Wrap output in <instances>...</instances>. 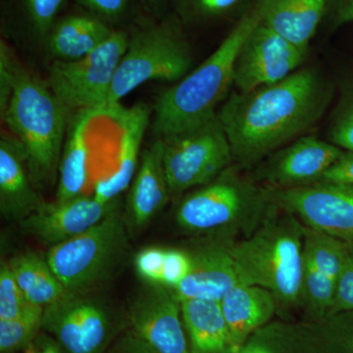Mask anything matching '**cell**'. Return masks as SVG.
Listing matches in <instances>:
<instances>
[{
  "mask_svg": "<svg viewBox=\"0 0 353 353\" xmlns=\"http://www.w3.org/2000/svg\"><path fill=\"white\" fill-rule=\"evenodd\" d=\"M334 88L318 70H296L280 82L234 92L218 111L241 168L254 166L303 137L326 112Z\"/></svg>",
  "mask_w": 353,
  "mask_h": 353,
  "instance_id": "6da1fadb",
  "label": "cell"
},
{
  "mask_svg": "<svg viewBox=\"0 0 353 353\" xmlns=\"http://www.w3.org/2000/svg\"><path fill=\"white\" fill-rule=\"evenodd\" d=\"M304 225L280 206L250 236L230 245L241 283L268 290L279 309L301 306Z\"/></svg>",
  "mask_w": 353,
  "mask_h": 353,
  "instance_id": "7a4b0ae2",
  "label": "cell"
},
{
  "mask_svg": "<svg viewBox=\"0 0 353 353\" xmlns=\"http://www.w3.org/2000/svg\"><path fill=\"white\" fill-rule=\"evenodd\" d=\"M71 114L46 81L16 60L12 97L1 117L24 148L36 187L54 181Z\"/></svg>",
  "mask_w": 353,
  "mask_h": 353,
  "instance_id": "3957f363",
  "label": "cell"
},
{
  "mask_svg": "<svg viewBox=\"0 0 353 353\" xmlns=\"http://www.w3.org/2000/svg\"><path fill=\"white\" fill-rule=\"evenodd\" d=\"M259 23V12L252 3L208 59L159 94L153 108L152 122L157 138L218 112L216 106L233 85L234 65L241 44Z\"/></svg>",
  "mask_w": 353,
  "mask_h": 353,
  "instance_id": "277c9868",
  "label": "cell"
},
{
  "mask_svg": "<svg viewBox=\"0 0 353 353\" xmlns=\"http://www.w3.org/2000/svg\"><path fill=\"white\" fill-rule=\"evenodd\" d=\"M276 205L270 189L233 164L183 197L176 220L185 231L217 234L220 240L234 241L236 236H250Z\"/></svg>",
  "mask_w": 353,
  "mask_h": 353,
  "instance_id": "5b68a950",
  "label": "cell"
},
{
  "mask_svg": "<svg viewBox=\"0 0 353 353\" xmlns=\"http://www.w3.org/2000/svg\"><path fill=\"white\" fill-rule=\"evenodd\" d=\"M183 29L185 26L174 13L159 19L145 18L132 26L105 115L112 116L121 99L143 83L178 82L190 73L192 52Z\"/></svg>",
  "mask_w": 353,
  "mask_h": 353,
  "instance_id": "8992f818",
  "label": "cell"
},
{
  "mask_svg": "<svg viewBox=\"0 0 353 353\" xmlns=\"http://www.w3.org/2000/svg\"><path fill=\"white\" fill-rule=\"evenodd\" d=\"M160 139L172 196L212 182L234 164L218 112Z\"/></svg>",
  "mask_w": 353,
  "mask_h": 353,
  "instance_id": "52a82bcc",
  "label": "cell"
},
{
  "mask_svg": "<svg viewBox=\"0 0 353 353\" xmlns=\"http://www.w3.org/2000/svg\"><path fill=\"white\" fill-rule=\"evenodd\" d=\"M125 245L124 222L113 208L94 227L51 246L46 260L68 294H80L112 270Z\"/></svg>",
  "mask_w": 353,
  "mask_h": 353,
  "instance_id": "ba28073f",
  "label": "cell"
},
{
  "mask_svg": "<svg viewBox=\"0 0 353 353\" xmlns=\"http://www.w3.org/2000/svg\"><path fill=\"white\" fill-rule=\"evenodd\" d=\"M128 39L129 32L114 30L105 43L85 57L51 63L46 83L72 113L87 111L94 116L105 115Z\"/></svg>",
  "mask_w": 353,
  "mask_h": 353,
  "instance_id": "9c48e42d",
  "label": "cell"
},
{
  "mask_svg": "<svg viewBox=\"0 0 353 353\" xmlns=\"http://www.w3.org/2000/svg\"><path fill=\"white\" fill-rule=\"evenodd\" d=\"M271 192L277 205L304 226L353 245V185L320 181Z\"/></svg>",
  "mask_w": 353,
  "mask_h": 353,
  "instance_id": "30bf717a",
  "label": "cell"
},
{
  "mask_svg": "<svg viewBox=\"0 0 353 353\" xmlns=\"http://www.w3.org/2000/svg\"><path fill=\"white\" fill-rule=\"evenodd\" d=\"M41 329L64 353H102L112 336L113 323L102 304L69 294L44 307Z\"/></svg>",
  "mask_w": 353,
  "mask_h": 353,
  "instance_id": "8fae6325",
  "label": "cell"
},
{
  "mask_svg": "<svg viewBox=\"0 0 353 353\" xmlns=\"http://www.w3.org/2000/svg\"><path fill=\"white\" fill-rule=\"evenodd\" d=\"M307 53L259 23L241 44L234 65L233 85L246 92L284 80L303 63Z\"/></svg>",
  "mask_w": 353,
  "mask_h": 353,
  "instance_id": "7c38bea8",
  "label": "cell"
},
{
  "mask_svg": "<svg viewBox=\"0 0 353 353\" xmlns=\"http://www.w3.org/2000/svg\"><path fill=\"white\" fill-rule=\"evenodd\" d=\"M347 250L348 243L304 226L301 307L308 322L329 314Z\"/></svg>",
  "mask_w": 353,
  "mask_h": 353,
  "instance_id": "4fadbf2b",
  "label": "cell"
},
{
  "mask_svg": "<svg viewBox=\"0 0 353 353\" xmlns=\"http://www.w3.org/2000/svg\"><path fill=\"white\" fill-rule=\"evenodd\" d=\"M343 152L331 141L303 136L265 158L255 171V180L270 190L320 182Z\"/></svg>",
  "mask_w": 353,
  "mask_h": 353,
  "instance_id": "5bb4252c",
  "label": "cell"
},
{
  "mask_svg": "<svg viewBox=\"0 0 353 353\" xmlns=\"http://www.w3.org/2000/svg\"><path fill=\"white\" fill-rule=\"evenodd\" d=\"M132 333L159 353H190L180 299L164 285H153L132 304Z\"/></svg>",
  "mask_w": 353,
  "mask_h": 353,
  "instance_id": "9a60e30c",
  "label": "cell"
},
{
  "mask_svg": "<svg viewBox=\"0 0 353 353\" xmlns=\"http://www.w3.org/2000/svg\"><path fill=\"white\" fill-rule=\"evenodd\" d=\"M94 194H83L71 201L41 204L38 210L20 221L26 233L51 246L75 238L101 222L114 208Z\"/></svg>",
  "mask_w": 353,
  "mask_h": 353,
  "instance_id": "2e32d148",
  "label": "cell"
},
{
  "mask_svg": "<svg viewBox=\"0 0 353 353\" xmlns=\"http://www.w3.org/2000/svg\"><path fill=\"white\" fill-rule=\"evenodd\" d=\"M231 243L218 239L190 252L192 271L178 287L171 289L179 299L221 301L241 283L230 250Z\"/></svg>",
  "mask_w": 353,
  "mask_h": 353,
  "instance_id": "e0dca14e",
  "label": "cell"
},
{
  "mask_svg": "<svg viewBox=\"0 0 353 353\" xmlns=\"http://www.w3.org/2000/svg\"><path fill=\"white\" fill-rule=\"evenodd\" d=\"M111 117L121 127L117 167L110 176L97 181L94 185V196L103 204H110L131 185L138 171L141 143L146 129L150 126L152 110L143 103L130 108H120Z\"/></svg>",
  "mask_w": 353,
  "mask_h": 353,
  "instance_id": "ac0fdd59",
  "label": "cell"
},
{
  "mask_svg": "<svg viewBox=\"0 0 353 353\" xmlns=\"http://www.w3.org/2000/svg\"><path fill=\"white\" fill-rule=\"evenodd\" d=\"M24 148L13 134L0 139V208L10 219L22 221L41 208Z\"/></svg>",
  "mask_w": 353,
  "mask_h": 353,
  "instance_id": "d6986e66",
  "label": "cell"
},
{
  "mask_svg": "<svg viewBox=\"0 0 353 353\" xmlns=\"http://www.w3.org/2000/svg\"><path fill=\"white\" fill-rule=\"evenodd\" d=\"M260 23L308 52L324 22L326 0H254Z\"/></svg>",
  "mask_w": 353,
  "mask_h": 353,
  "instance_id": "ffe728a7",
  "label": "cell"
},
{
  "mask_svg": "<svg viewBox=\"0 0 353 353\" xmlns=\"http://www.w3.org/2000/svg\"><path fill=\"white\" fill-rule=\"evenodd\" d=\"M163 163V145L157 138L141 153L128 197V213L134 227L150 222L171 197Z\"/></svg>",
  "mask_w": 353,
  "mask_h": 353,
  "instance_id": "44dd1931",
  "label": "cell"
},
{
  "mask_svg": "<svg viewBox=\"0 0 353 353\" xmlns=\"http://www.w3.org/2000/svg\"><path fill=\"white\" fill-rule=\"evenodd\" d=\"M234 353L279 310L272 292L256 285L239 283L220 301Z\"/></svg>",
  "mask_w": 353,
  "mask_h": 353,
  "instance_id": "7402d4cb",
  "label": "cell"
},
{
  "mask_svg": "<svg viewBox=\"0 0 353 353\" xmlns=\"http://www.w3.org/2000/svg\"><path fill=\"white\" fill-rule=\"evenodd\" d=\"M113 32L112 26L87 10L69 13L58 18L43 46L54 60L72 61L97 50Z\"/></svg>",
  "mask_w": 353,
  "mask_h": 353,
  "instance_id": "603a6c76",
  "label": "cell"
},
{
  "mask_svg": "<svg viewBox=\"0 0 353 353\" xmlns=\"http://www.w3.org/2000/svg\"><path fill=\"white\" fill-rule=\"evenodd\" d=\"M190 353H234L221 303L180 299Z\"/></svg>",
  "mask_w": 353,
  "mask_h": 353,
  "instance_id": "cb8c5ba5",
  "label": "cell"
},
{
  "mask_svg": "<svg viewBox=\"0 0 353 353\" xmlns=\"http://www.w3.org/2000/svg\"><path fill=\"white\" fill-rule=\"evenodd\" d=\"M92 117V113L80 111L73 113L70 120L58 169L57 202L68 201L88 194L85 190L90 179V152L87 131Z\"/></svg>",
  "mask_w": 353,
  "mask_h": 353,
  "instance_id": "d4e9b609",
  "label": "cell"
},
{
  "mask_svg": "<svg viewBox=\"0 0 353 353\" xmlns=\"http://www.w3.org/2000/svg\"><path fill=\"white\" fill-rule=\"evenodd\" d=\"M13 277L28 301L46 307L68 294L48 264L34 253L28 252L8 262Z\"/></svg>",
  "mask_w": 353,
  "mask_h": 353,
  "instance_id": "484cf974",
  "label": "cell"
},
{
  "mask_svg": "<svg viewBox=\"0 0 353 353\" xmlns=\"http://www.w3.org/2000/svg\"><path fill=\"white\" fill-rule=\"evenodd\" d=\"M236 353H317L310 323L269 322L254 332Z\"/></svg>",
  "mask_w": 353,
  "mask_h": 353,
  "instance_id": "4316f807",
  "label": "cell"
},
{
  "mask_svg": "<svg viewBox=\"0 0 353 353\" xmlns=\"http://www.w3.org/2000/svg\"><path fill=\"white\" fill-rule=\"evenodd\" d=\"M174 14L183 26L201 25L240 17L252 6V0H170Z\"/></svg>",
  "mask_w": 353,
  "mask_h": 353,
  "instance_id": "83f0119b",
  "label": "cell"
},
{
  "mask_svg": "<svg viewBox=\"0 0 353 353\" xmlns=\"http://www.w3.org/2000/svg\"><path fill=\"white\" fill-rule=\"evenodd\" d=\"M309 323L317 353H353V310Z\"/></svg>",
  "mask_w": 353,
  "mask_h": 353,
  "instance_id": "f1b7e54d",
  "label": "cell"
},
{
  "mask_svg": "<svg viewBox=\"0 0 353 353\" xmlns=\"http://www.w3.org/2000/svg\"><path fill=\"white\" fill-rule=\"evenodd\" d=\"M330 117L329 141L345 152H353V71L341 80Z\"/></svg>",
  "mask_w": 353,
  "mask_h": 353,
  "instance_id": "f546056e",
  "label": "cell"
},
{
  "mask_svg": "<svg viewBox=\"0 0 353 353\" xmlns=\"http://www.w3.org/2000/svg\"><path fill=\"white\" fill-rule=\"evenodd\" d=\"M44 308L34 306L20 317L0 320V352L15 353L24 350L41 333Z\"/></svg>",
  "mask_w": 353,
  "mask_h": 353,
  "instance_id": "4dcf8cb0",
  "label": "cell"
},
{
  "mask_svg": "<svg viewBox=\"0 0 353 353\" xmlns=\"http://www.w3.org/2000/svg\"><path fill=\"white\" fill-rule=\"evenodd\" d=\"M66 2L67 0H17L21 18L32 38L44 43Z\"/></svg>",
  "mask_w": 353,
  "mask_h": 353,
  "instance_id": "1f68e13d",
  "label": "cell"
},
{
  "mask_svg": "<svg viewBox=\"0 0 353 353\" xmlns=\"http://www.w3.org/2000/svg\"><path fill=\"white\" fill-rule=\"evenodd\" d=\"M34 306L36 304L28 301L16 283L8 262H2L0 268V320L20 317Z\"/></svg>",
  "mask_w": 353,
  "mask_h": 353,
  "instance_id": "d6a6232c",
  "label": "cell"
},
{
  "mask_svg": "<svg viewBox=\"0 0 353 353\" xmlns=\"http://www.w3.org/2000/svg\"><path fill=\"white\" fill-rule=\"evenodd\" d=\"M192 267L190 252L168 248L165 253L162 285L169 289L178 287L189 276Z\"/></svg>",
  "mask_w": 353,
  "mask_h": 353,
  "instance_id": "836d02e7",
  "label": "cell"
},
{
  "mask_svg": "<svg viewBox=\"0 0 353 353\" xmlns=\"http://www.w3.org/2000/svg\"><path fill=\"white\" fill-rule=\"evenodd\" d=\"M166 250L161 248H148L141 250L134 259V266L139 277L153 285H162Z\"/></svg>",
  "mask_w": 353,
  "mask_h": 353,
  "instance_id": "e575fe53",
  "label": "cell"
},
{
  "mask_svg": "<svg viewBox=\"0 0 353 353\" xmlns=\"http://www.w3.org/2000/svg\"><path fill=\"white\" fill-rule=\"evenodd\" d=\"M353 310V245H348L347 259L343 264L333 305L329 314ZM327 315V316H328Z\"/></svg>",
  "mask_w": 353,
  "mask_h": 353,
  "instance_id": "d590c367",
  "label": "cell"
},
{
  "mask_svg": "<svg viewBox=\"0 0 353 353\" xmlns=\"http://www.w3.org/2000/svg\"><path fill=\"white\" fill-rule=\"evenodd\" d=\"M78 2L85 10L113 26L127 17L132 0H78Z\"/></svg>",
  "mask_w": 353,
  "mask_h": 353,
  "instance_id": "8d00e7d4",
  "label": "cell"
},
{
  "mask_svg": "<svg viewBox=\"0 0 353 353\" xmlns=\"http://www.w3.org/2000/svg\"><path fill=\"white\" fill-rule=\"evenodd\" d=\"M16 58L6 41L0 43V112H6L14 88V68Z\"/></svg>",
  "mask_w": 353,
  "mask_h": 353,
  "instance_id": "74e56055",
  "label": "cell"
},
{
  "mask_svg": "<svg viewBox=\"0 0 353 353\" xmlns=\"http://www.w3.org/2000/svg\"><path fill=\"white\" fill-rule=\"evenodd\" d=\"M353 23V0H326L324 22L331 31Z\"/></svg>",
  "mask_w": 353,
  "mask_h": 353,
  "instance_id": "f35d334b",
  "label": "cell"
},
{
  "mask_svg": "<svg viewBox=\"0 0 353 353\" xmlns=\"http://www.w3.org/2000/svg\"><path fill=\"white\" fill-rule=\"evenodd\" d=\"M321 181L353 185V152H343L325 173Z\"/></svg>",
  "mask_w": 353,
  "mask_h": 353,
  "instance_id": "ab89813d",
  "label": "cell"
},
{
  "mask_svg": "<svg viewBox=\"0 0 353 353\" xmlns=\"http://www.w3.org/2000/svg\"><path fill=\"white\" fill-rule=\"evenodd\" d=\"M110 353H159L152 345L132 333L117 341Z\"/></svg>",
  "mask_w": 353,
  "mask_h": 353,
  "instance_id": "60d3db41",
  "label": "cell"
},
{
  "mask_svg": "<svg viewBox=\"0 0 353 353\" xmlns=\"http://www.w3.org/2000/svg\"><path fill=\"white\" fill-rule=\"evenodd\" d=\"M25 353H64L57 341L46 333L41 331L37 338L24 350Z\"/></svg>",
  "mask_w": 353,
  "mask_h": 353,
  "instance_id": "b9f144b4",
  "label": "cell"
},
{
  "mask_svg": "<svg viewBox=\"0 0 353 353\" xmlns=\"http://www.w3.org/2000/svg\"><path fill=\"white\" fill-rule=\"evenodd\" d=\"M168 1L169 0H141V3L143 9L150 14V17L159 19L166 15L165 11H166Z\"/></svg>",
  "mask_w": 353,
  "mask_h": 353,
  "instance_id": "7bdbcfd3",
  "label": "cell"
}]
</instances>
